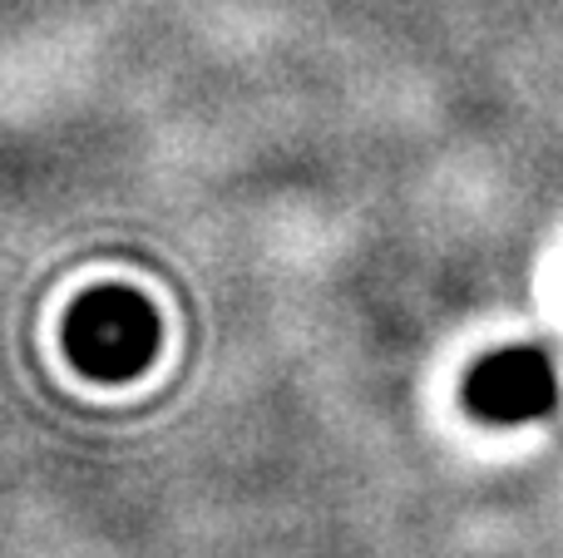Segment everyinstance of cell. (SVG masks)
I'll list each match as a JSON object with an SVG mask.
<instances>
[{
	"label": "cell",
	"mask_w": 563,
	"mask_h": 558,
	"mask_svg": "<svg viewBox=\"0 0 563 558\" xmlns=\"http://www.w3.org/2000/svg\"><path fill=\"white\" fill-rule=\"evenodd\" d=\"M158 312L129 287H95L65 316V356L89 381H134L158 356Z\"/></svg>",
	"instance_id": "cell-1"
},
{
	"label": "cell",
	"mask_w": 563,
	"mask_h": 558,
	"mask_svg": "<svg viewBox=\"0 0 563 558\" xmlns=\"http://www.w3.org/2000/svg\"><path fill=\"white\" fill-rule=\"evenodd\" d=\"M465 405L470 415L489 425H525L539 421L559 405V376L544 351L519 346V351H495L465 376Z\"/></svg>",
	"instance_id": "cell-2"
}]
</instances>
